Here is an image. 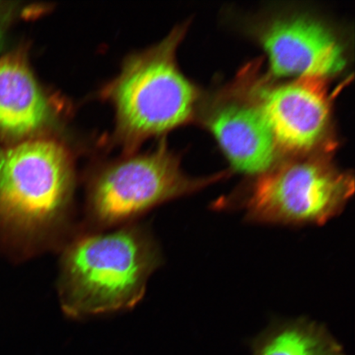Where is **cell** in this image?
I'll return each instance as SVG.
<instances>
[{
    "label": "cell",
    "mask_w": 355,
    "mask_h": 355,
    "mask_svg": "<svg viewBox=\"0 0 355 355\" xmlns=\"http://www.w3.org/2000/svg\"><path fill=\"white\" fill-rule=\"evenodd\" d=\"M73 153L51 137L0 148V250L26 260L77 232Z\"/></svg>",
    "instance_id": "obj_1"
},
{
    "label": "cell",
    "mask_w": 355,
    "mask_h": 355,
    "mask_svg": "<svg viewBox=\"0 0 355 355\" xmlns=\"http://www.w3.org/2000/svg\"><path fill=\"white\" fill-rule=\"evenodd\" d=\"M59 251L58 297L73 319L135 308L163 263L157 239L139 222L105 230L78 227Z\"/></svg>",
    "instance_id": "obj_2"
},
{
    "label": "cell",
    "mask_w": 355,
    "mask_h": 355,
    "mask_svg": "<svg viewBox=\"0 0 355 355\" xmlns=\"http://www.w3.org/2000/svg\"><path fill=\"white\" fill-rule=\"evenodd\" d=\"M186 29L177 26L162 42L128 56L121 72L102 88L101 98L114 111L113 139L123 153L137 152L146 141L194 119L200 93L176 60Z\"/></svg>",
    "instance_id": "obj_3"
},
{
    "label": "cell",
    "mask_w": 355,
    "mask_h": 355,
    "mask_svg": "<svg viewBox=\"0 0 355 355\" xmlns=\"http://www.w3.org/2000/svg\"><path fill=\"white\" fill-rule=\"evenodd\" d=\"M225 176L193 178L165 140L145 153L122 157L92 168L85 184V220L80 228L110 230L137 222L162 204L188 196Z\"/></svg>",
    "instance_id": "obj_4"
},
{
    "label": "cell",
    "mask_w": 355,
    "mask_h": 355,
    "mask_svg": "<svg viewBox=\"0 0 355 355\" xmlns=\"http://www.w3.org/2000/svg\"><path fill=\"white\" fill-rule=\"evenodd\" d=\"M354 180L322 153L282 161L257 178L246 219L263 224L323 225L344 210Z\"/></svg>",
    "instance_id": "obj_5"
},
{
    "label": "cell",
    "mask_w": 355,
    "mask_h": 355,
    "mask_svg": "<svg viewBox=\"0 0 355 355\" xmlns=\"http://www.w3.org/2000/svg\"><path fill=\"white\" fill-rule=\"evenodd\" d=\"M327 79L299 78L291 83L255 81L245 88L272 130L279 152L301 157L318 152L329 135L331 98Z\"/></svg>",
    "instance_id": "obj_6"
},
{
    "label": "cell",
    "mask_w": 355,
    "mask_h": 355,
    "mask_svg": "<svg viewBox=\"0 0 355 355\" xmlns=\"http://www.w3.org/2000/svg\"><path fill=\"white\" fill-rule=\"evenodd\" d=\"M276 77L327 78L343 70L345 51L338 38L322 22L306 16L279 17L259 33Z\"/></svg>",
    "instance_id": "obj_7"
},
{
    "label": "cell",
    "mask_w": 355,
    "mask_h": 355,
    "mask_svg": "<svg viewBox=\"0 0 355 355\" xmlns=\"http://www.w3.org/2000/svg\"><path fill=\"white\" fill-rule=\"evenodd\" d=\"M206 121L235 170L259 177L282 162L268 122L245 90L244 97L219 102Z\"/></svg>",
    "instance_id": "obj_8"
},
{
    "label": "cell",
    "mask_w": 355,
    "mask_h": 355,
    "mask_svg": "<svg viewBox=\"0 0 355 355\" xmlns=\"http://www.w3.org/2000/svg\"><path fill=\"white\" fill-rule=\"evenodd\" d=\"M58 105L15 53L0 60V132L15 139L51 137L59 122Z\"/></svg>",
    "instance_id": "obj_9"
},
{
    "label": "cell",
    "mask_w": 355,
    "mask_h": 355,
    "mask_svg": "<svg viewBox=\"0 0 355 355\" xmlns=\"http://www.w3.org/2000/svg\"><path fill=\"white\" fill-rule=\"evenodd\" d=\"M252 355H346L329 331L304 320L278 323L252 344Z\"/></svg>",
    "instance_id": "obj_10"
},
{
    "label": "cell",
    "mask_w": 355,
    "mask_h": 355,
    "mask_svg": "<svg viewBox=\"0 0 355 355\" xmlns=\"http://www.w3.org/2000/svg\"><path fill=\"white\" fill-rule=\"evenodd\" d=\"M2 42H3V32H2L1 25H0V47H1Z\"/></svg>",
    "instance_id": "obj_11"
}]
</instances>
